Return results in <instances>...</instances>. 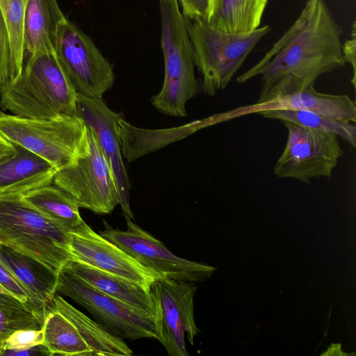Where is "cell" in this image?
Masks as SVG:
<instances>
[{"label":"cell","instance_id":"cell-1","mask_svg":"<svg viewBox=\"0 0 356 356\" xmlns=\"http://www.w3.org/2000/svg\"><path fill=\"white\" fill-rule=\"evenodd\" d=\"M342 29L323 0H307L300 15L264 57L240 75L245 83L262 76L260 95L278 81L296 90L314 86L322 74L346 65Z\"/></svg>","mask_w":356,"mask_h":356},{"label":"cell","instance_id":"cell-16","mask_svg":"<svg viewBox=\"0 0 356 356\" xmlns=\"http://www.w3.org/2000/svg\"><path fill=\"white\" fill-rule=\"evenodd\" d=\"M0 264L25 288L34 305L45 312L56 293L57 273L36 259L1 244Z\"/></svg>","mask_w":356,"mask_h":356},{"label":"cell","instance_id":"cell-27","mask_svg":"<svg viewBox=\"0 0 356 356\" xmlns=\"http://www.w3.org/2000/svg\"><path fill=\"white\" fill-rule=\"evenodd\" d=\"M13 80L10 38L0 10V92Z\"/></svg>","mask_w":356,"mask_h":356},{"label":"cell","instance_id":"cell-18","mask_svg":"<svg viewBox=\"0 0 356 356\" xmlns=\"http://www.w3.org/2000/svg\"><path fill=\"white\" fill-rule=\"evenodd\" d=\"M65 266L99 291L153 318L154 306L150 289L125 278L71 260Z\"/></svg>","mask_w":356,"mask_h":356},{"label":"cell","instance_id":"cell-20","mask_svg":"<svg viewBox=\"0 0 356 356\" xmlns=\"http://www.w3.org/2000/svg\"><path fill=\"white\" fill-rule=\"evenodd\" d=\"M47 307L59 312L76 326L92 350L93 356L132 355V350L123 339L113 334L97 321L87 316L60 295L56 293Z\"/></svg>","mask_w":356,"mask_h":356},{"label":"cell","instance_id":"cell-33","mask_svg":"<svg viewBox=\"0 0 356 356\" xmlns=\"http://www.w3.org/2000/svg\"><path fill=\"white\" fill-rule=\"evenodd\" d=\"M1 93V92H0ZM3 113L0 110V115H2Z\"/></svg>","mask_w":356,"mask_h":356},{"label":"cell","instance_id":"cell-10","mask_svg":"<svg viewBox=\"0 0 356 356\" xmlns=\"http://www.w3.org/2000/svg\"><path fill=\"white\" fill-rule=\"evenodd\" d=\"M55 54L76 93L103 98L113 87L112 65L91 38L67 18L60 25Z\"/></svg>","mask_w":356,"mask_h":356},{"label":"cell","instance_id":"cell-28","mask_svg":"<svg viewBox=\"0 0 356 356\" xmlns=\"http://www.w3.org/2000/svg\"><path fill=\"white\" fill-rule=\"evenodd\" d=\"M211 0H178L183 15L188 20L204 19Z\"/></svg>","mask_w":356,"mask_h":356},{"label":"cell","instance_id":"cell-5","mask_svg":"<svg viewBox=\"0 0 356 356\" xmlns=\"http://www.w3.org/2000/svg\"><path fill=\"white\" fill-rule=\"evenodd\" d=\"M195 66L202 76V90L213 96L224 90L258 42L270 31L265 25L248 33H227L203 19L188 20Z\"/></svg>","mask_w":356,"mask_h":356},{"label":"cell","instance_id":"cell-8","mask_svg":"<svg viewBox=\"0 0 356 356\" xmlns=\"http://www.w3.org/2000/svg\"><path fill=\"white\" fill-rule=\"evenodd\" d=\"M193 282L158 277L150 286L154 306L155 339L170 356H188L185 337L191 345L199 330L194 319Z\"/></svg>","mask_w":356,"mask_h":356},{"label":"cell","instance_id":"cell-15","mask_svg":"<svg viewBox=\"0 0 356 356\" xmlns=\"http://www.w3.org/2000/svg\"><path fill=\"white\" fill-rule=\"evenodd\" d=\"M268 109L303 110L337 121L356 122V105L348 95L321 93L314 86L275 95L263 103L245 108L242 113Z\"/></svg>","mask_w":356,"mask_h":356},{"label":"cell","instance_id":"cell-25","mask_svg":"<svg viewBox=\"0 0 356 356\" xmlns=\"http://www.w3.org/2000/svg\"><path fill=\"white\" fill-rule=\"evenodd\" d=\"M44 314L12 295L0 293V341L17 330L42 329Z\"/></svg>","mask_w":356,"mask_h":356},{"label":"cell","instance_id":"cell-7","mask_svg":"<svg viewBox=\"0 0 356 356\" xmlns=\"http://www.w3.org/2000/svg\"><path fill=\"white\" fill-rule=\"evenodd\" d=\"M85 130L77 115L30 119L3 113L0 134L14 145L45 159L58 170L75 155Z\"/></svg>","mask_w":356,"mask_h":356},{"label":"cell","instance_id":"cell-24","mask_svg":"<svg viewBox=\"0 0 356 356\" xmlns=\"http://www.w3.org/2000/svg\"><path fill=\"white\" fill-rule=\"evenodd\" d=\"M257 113L266 118L289 121L305 127L336 134L356 147V127L350 122L332 120L303 110L268 109Z\"/></svg>","mask_w":356,"mask_h":356},{"label":"cell","instance_id":"cell-30","mask_svg":"<svg viewBox=\"0 0 356 356\" xmlns=\"http://www.w3.org/2000/svg\"><path fill=\"white\" fill-rule=\"evenodd\" d=\"M0 355L17 356V355H48L51 356L44 343L20 350H5Z\"/></svg>","mask_w":356,"mask_h":356},{"label":"cell","instance_id":"cell-26","mask_svg":"<svg viewBox=\"0 0 356 356\" xmlns=\"http://www.w3.org/2000/svg\"><path fill=\"white\" fill-rule=\"evenodd\" d=\"M44 343L42 329L19 330L0 343V354L5 350H20Z\"/></svg>","mask_w":356,"mask_h":356},{"label":"cell","instance_id":"cell-29","mask_svg":"<svg viewBox=\"0 0 356 356\" xmlns=\"http://www.w3.org/2000/svg\"><path fill=\"white\" fill-rule=\"evenodd\" d=\"M350 38L342 44V54L346 63L350 64L353 68V78L350 80L354 88L356 86V24L352 25Z\"/></svg>","mask_w":356,"mask_h":356},{"label":"cell","instance_id":"cell-31","mask_svg":"<svg viewBox=\"0 0 356 356\" xmlns=\"http://www.w3.org/2000/svg\"><path fill=\"white\" fill-rule=\"evenodd\" d=\"M17 154L16 145L0 134V165Z\"/></svg>","mask_w":356,"mask_h":356},{"label":"cell","instance_id":"cell-23","mask_svg":"<svg viewBox=\"0 0 356 356\" xmlns=\"http://www.w3.org/2000/svg\"><path fill=\"white\" fill-rule=\"evenodd\" d=\"M42 329L51 356H93L76 326L59 312L46 307Z\"/></svg>","mask_w":356,"mask_h":356},{"label":"cell","instance_id":"cell-22","mask_svg":"<svg viewBox=\"0 0 356 356\" xmlns=\"http://www.w3.org/2000/svg\"><path fill=\"white\" fill-rule=\"evenodd\" d=\"M24 200L54 222L68 232L83 220L76 202L53 184L22 195Z\"/></svg>","mask_w":356,"mask_h":356},{"label":"cell","instance_id":"cell-2","mask_svg":"<svg viewBox=\"0 0 356 356\" xmlns=\"http://www.w3.org/2000/svg\"><path fill=\"white\" fill-rule=\"evenodd\" d=\"M28 56L21 74L1 89L0 106L30 119L74 115L77 93L56 54Z\"/></svg>","mask_w":356,"mask_h":356},{"label":"cell","instance_id":"cell-19","mask_svg":"<svg viewBox=\"0 0 356 356\" xmlns=\"http://www.w3.org/2000/svg\"><path fill=\"white\" fill-rule=\"evenodd\" d=\"M66 18L57 0H28L24 26L26 54H55L58 29Z\"/></svg>","mask_w":356,"mask_h":356},{"label":"cell","instance_id":"cell-6","mask_svg":"<svg viewBox=\"0 0 356 356\" xmlns=\"http://www.w3.org/2000/svg\"><path fill=\"white\" fill-rule=\"evenodd\" d=\"M53 184L68 194L79 208L97 214L111 213L118 204L111 169L95 135L86 124L75 155L57 170Z\"/></svg>","mask_w":356,"mask_h":356},{"label":"cell","instance_id":"cell-13","mask_svg":"<svg viewBox=\"0 0 356 356\" xmlns=\"http://www.w3.org/2000/svg\"><path fill=\"white\" fill-rule=\"evenodd\" d=\"M76 115L95 135L108 163L115 181L118 204L125 219H133L130 206L131 183L121 153L119 120L123 115L111 109L103 98L77 93Z\"/></svg>","mask_w":356,"mask_h":356},{"label":"cell","instance_id":"cell-9","mask_svg":"<svg viewBox=\"0 0 356 356\" xmlns=\"http://www.w3.org/2000/svg\"><path fill=\"white\" fill-rule=\"evenodd\" d=\"M282 122L288 136L274 166V175L308 184L314 178H330L344 154L338 136L291 122Z\"/></svg>","mask_w":356,"mask_h":356},{"label":"cell","instance_id":"cell-32","mask_svg":"<svg viewBox=\"0 0 356 356\" xmlns=\"http://www.w3.org/2000/svg\"><path fill=\"white\" fill-rule=\"evenodd\" d=\"M0 293L13 296L8 289L0 284Z\"/></svg>","mask_w":356,"mask_h":356},{"label":"cell","instance_id":"cell-3","mask_svg":"<svg viewBox=\"0 0 356 356\" xmlns=\"http://www.w3.org/2000/svg\"><path fill=\"white\" fill-rule=\"evenodd\" d=\"M0 244L57 274L72 260L69 232L26 202L22 194L0 195Z\"/></svg>","mask_w":356,"mask_h":356},{"label":"cell","instance_id":"cell-17","mask_svg":"<svg viewBox=\"0 0 356 356\" xmlns=\"http://www.w3.org/2000/svg\"><path fill=\"white\" fill-rule=\"evenodd\" d=\"M17 154L0 165V195L22 194L51 185L58 169L37 154L16 145Z\"/></svg>","mask_w":356,"mask_h":356},{"label":"cell","instance_id":"cell-14","mask_svg":"<svg viewBox=\"0 0 356 356\" xmlns=\"http://www.w3.org/2000/svg\"><path fill=\"white\" fill-rule=\"evenodd\" d=\"M69 251L72 260L125 278L148 289L158 278L84 221L69 232Z\"/></svg>","mask_w":356,"mask_h":356},{"label":"cell","instance_id":"cell-4","mask_svg":"<svg viewBox=\"0 0 356 356\" xmlns=\"http://www.w3.org/2000/svg\"><path fill=\"white\" fill-rule=\"evenodd\" d=\"M165 74L160 91L151 103L170 116L186 117V104L198 91L195 63L188 31V22L178 0H159Z\"/></svg>","mask_w":356,"mask_h":356},{"label":"cell","instance_id":"cell-11","mask_svg":"<svg viewBox=\"0 0 356 356\" xmlns=\"http://www.w3.org/2000/svg\"><path fill=\"white\" fill-rule=\"evenodd\" d=\"M56 291L81 305L96 321L122 339H155L153 318L90 286L65 266L57 274Z\"/></svg>","mask_w":356,"mask_h":356},{"label":"cell","instance_id":"cell-12","mask_svg":"<svg viewBox=\"0 0 356 356\" xmlns=\"http://www.w3.org/2000/svg\"><path fill=\"white\" fill-rule=\"evenodd\" d=\"M125 231L106 228L99 234L110 241L157 277L188 282H202L216 270L206 263L193 261L174 254L149 232L126 219Z\"/></svg>","mask_w":356,"mask_h":356},{"label":"cell","instance_id":"cell-34","mask_svg":"<svg viewBox=\"0 0 356 356\" xmlns=\"http://www.w3.org/2000/svg\"><path fill=\"white\" fill-rule=\"evenodd\" d=\"M0 343H1V341H0Z\"/></svg>","mask_w":356,"mask_h":356},{"label":"cell","instance_id":"cell-21","mask_svg":"<svg viewBox=\"0 0 356 356\" xmlns=\"http://www.w3.org/2000/svg\"><path fill=\"white\" fill-rule=\"evenodd\" d=\"M268 0H211L204 21L227 33H248L260 26Z\"/></svg>","mask_w":356,"mask_h":356}]
</instances>
